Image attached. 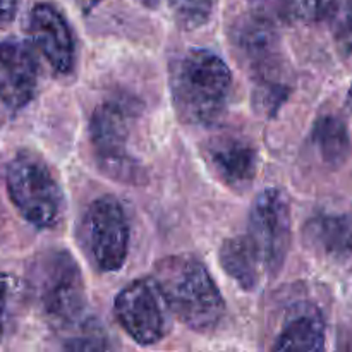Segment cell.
<instances>
[{"label":"cell","mask_w":352,"mask_h":352,"mask_svg":"<svg viewBox=\"0 0 352 352\" xmlns=\"http://www.w3.org/2000/svg\"><path fill=\"white\" fill-rule=\"evenodd\" d=\"M232 72L205 48H189L170 64V95L179 119L191 126L213 124L229 103Z\"/></svg>","instance_id":"obj_1"},{"label":"cell","mask_w":352,"mask_h":352,"mask_svg":"<svg viewBox=\"0 0 352 352\" xmlns=\"http://www.w3.org/2000/svg\"><path fill=\"white\" fill-rule=\"evenodd\" d=\"M153 282L181 323L199 333L215 330L226 315V301L210 272L191 254L167 256L155 265Z\"/></svg>","instance_id":"obj_2"},{"label":"cell","mask_w":352,"mask_h":352,"mask_svg":"<svg viewBox=\"0 0 352 352\" xmlns=\"http://www.w3.org/2000/svg\"><path fill=\"white\" fill-rule=\"evenodd\" d=\"M230 38L243 64L256 81L260 103L267 112H274L287 98V86L280 79L282 54L274 21L253 10L234 24Z\"/></svg>","instance_id":"obj_3"},{"label":"cell","mask_w":352,"mask_h":352,"mask_svg":"<svg viewBox=\"0 0 352 352\" xmlns=\"http://www.w3.org/2000/svg\"><path fill=\"white\" fill-rule=\"evenodd\" d=\"M6 184L12 205L31 226L47 229L60 220L64 195L48 165L36 153L19 151L7 165Z\"/></svg>","instance_id":"obj_4"},{"label":"cell","mask_w":352,"mask_h":352,"mask_svg":"<svg viewBox=\"0 0 352 352\" xmlns=\"http://www.w3.org/2000/svg\"><path fill=\"white\" fill-rule=\"evenodd\" d=\"M31 275L41 311L52 325L71 327L81 320L86 309L85 282L71 253L52 250L40 254Z\"/></svg>","instance_id":"obj_5"},{"label":"cell","mask_w":352,"mask_h":352,"mask_svg":"<svg viewBox=\"0 0 352 352\" xmlns=\"http://www.w3.org/2000/svg\"><path fill=\"white\" fill-rule=\"evenodd\" d=\"M81 244L96 270H120L129 253V222L119 199L96 198L86 210L79 227Z\"/></svg>","instance_id":"obj_6"},{"label":"cell","mask_w":352,"mask_h":352,"mask_svg":"<svg viewBox=\"0 0 352 352\" xmlns=\"http://www.w3.org/2000/svg\"><path fill=\"white\" fill-rule=\"evenodd\" d=\"M133 117L134 110L129 103L107 100L96 107L89 124L100 167L107 175L122 182H136V175H140V168L129 153Z\"/></svg>","instance_id":"obj_7"},{"label":"cell","mask_w":352,"mask_h":352,"mask_svg":"<svg viewBox=\"0 0 352 352\" xmlns=\"http://www.w3.org/2000/svg\"><path fill=\"white\" fill-rule=\"evenodd\" d=\"M291 205L278 189H265L254 199L250 212L248 237L256 248L265 272L277 274L291 246Z\"/></svg>","instance_id":"obj_8"},{"label":"cell","mask_w":352,"mask_h":352,"mask_svg":"<svg viewBox=\"0 0 352 352\" xmlns=\"http://www.w3.org/2000/svg\"><path fill=\"white\" fill-rule=\"evenodd\" d=\"M117 322L140 346L160 342L168 329L167 302L150 280H134L117 294L113 302Z\"/></svg>","instance_id":"obj_9"},{"label":"cell","mask_w":352,"mask_h":352,"mask_svg":"<svg viewBox=\"0 0 352 352\" xmlns=\"http://www.w3.org/2000/svg\"><path fill=\"white\" fill-rule=\"evenodd\" d=\"M28 31L45 60L58 74H69L76 64V43L64 14L52 3H36L30 12Z\"/></svg>","instance_id":"obj_10"},{"label":"cell","mask_w":352,"mask_h":352,"mask_svg":"<svg viewBox=\"0 0 352 352\" xmlns=\"http://www.w3.org/2000/svg\"><path fill=\"white\" fill-rule=\"evenodd\" d=\"M36 57L26 43L0 41V102L21 110L34 98L38 88Z\"/></svg>","instance_id":"obj_11"},{"label":"cell","mask_w":352,"mask_h":352,"mask_svg":"<svg viewBox=\"0 0 352 352\" xmlns=\"http://www.w3.org/2000/svg\"><path fill=\"white\" fill-rule=\"evenodd\" d=\"M206 158L220 181L232 189H248L258 172V151L241 136L223 134L206 144Z\"/></svg>","instance_id":"obj_12"},{"label":"cell","mask_w":352,"mask_h":352,"mask_svg":"<svg viewBox=\"0 0 352 352\" xmlns=\"http://www.w3.org/2000/svg\"><path fill=\"white\" fill-rule=\"evenodd\" d=\"M305 243L313 253L333 261L352 256V215L322 212L313 215L302 229Z\"/></svg>","instance_id":"obj_13"},{"label":"cell","mask_w":352,"mask_h":352,"mask_svg":"<svg viewBox=\"0 0 352 352\" xmlns=\"http://www.w3.org/2000/svg\"><path fill=\"white\" fill-rule=\"evenodd\" d=\"M275 351L325 349V320L316 306L301 302L294 306L274 344Z\"/></svg>","instance_id":"obj_14"},{"label":"cell","mask_w":352,"mask_h":352,"mask_svg":"<svg viewBox=\"0 0 352 352\" xmlns=\"http://www.w3.org/2000/svg\"><path fill=\"white\" fill-rule=\"evenodd\" d=\"M219 260L226 274L246 291H253L256 287L261 272H265L260 254L248 236H237L223 241Z\"/></svg>","instance_id":"obj_15"},{"label":"cell","mask_w":352,"mask_h":352,"mask_svg":"<svg viewBox=\"0 0 352 352\" xmlns=\"http://www.w3.org/2000/svg\"><path fill=\"white\" fill-rule=\"evenodd\" d=\"M313 144L320 158L332 168H339L351 155V136L346 122L337 116H322L313 126Z\"/></svg>","instance_id":"obj_16"},{"label":"cell","mask_w":352,"mask_h":352,"mask_svg":"<svg viewBox=\"0 0 352 352\" xmlns=\"http://www.w3.org/2000/svg\"><path fill=\"white\" fill-rule=\"evenodd\" d=\"M175 23L184 30H198L208 23L213 0H167Z\"/></svg>","instance_id":"obj_17"},{"label":"cell","mask_w":352,"mask_h":352,"mask_svg":"<svg viewBox=\"0 0 352 352\" xmlns=\"http://www.w3.org/2000/svg\"><path fill=\"white\" fill-rule=\"evenodd\" d=\"M285 10L302 23H320L336 10V0H284Z\"/></svg>","instance_id":"obj_18"},{"label":"cell","mask_w":352,"mask_h":352,"mask_svg":"<svg viewBox=\"0 0 352 352\" xmlns=\"http://www.w3.org/2000/svg\"><path fill=\"white\" fill-rule=\"evenodd\" d=\"M333 40L342 55L352 54V0H346L339 9L333 10Z\"/></svg>","instance_id":"obj_19"},{"label":"cell","mask_w":352,"mask_h":352,"mask_svg":"<svg viewBox=\"0 0 352 352\" xmlns=\"http://www.w3.org/2000/svg\"><path fill=\"white\" fill-rule=\"evenodd\" d=\"M69 349L74 351H95V349H107L105 337L98 333L96 330H89V332L82 333L81 337L72 339L71 344H67Z\"/></svg>","instance_id":"obj_20"},{"label":"cell","mask_w":352,"mask_h":352,"mask_svg":"<svg viewBox=\"0 0 352 352\" xmlns=\"http://www.w3.org/2000/svg\"><path fill=\"white\" fill-rule=\"evenodd\" d=\"M7 306H9V278L0 274V340H2L3 330H6Z\"/></svg>","instance_id":"obj_21"},{"label":"cell","mask_w":352,"mask_h":352,"mask_svg":"<svg viewBox=\"0 0 352 352\" xmlns=\"http://www.w3.org/2000/svg\"><path fill=\"white\" fill-rule=\"evenodd\" d=\"M19 0H0V26H7L12 23L17 12Z\"/></svg>","instance_id":"obj_22"},{"label":"cell","mask_w":352,"mask_h":352,"mask_svg":"<svg viewBox=\"0 0 352 352\" xmlns=\"http://www.w3.org/2000/svg\"><path fill=\"white\" fill-rule=\"evenodd\" d=\"M74 2L78 3V7L82 10V12L88 14V12H91V10L95 9V7L98 6L102 0H74Z\"/></svg>","instance_id":"obj_23"},{"label":"cell","mask_w":352,"mask_h":352,"mask_svg":"<svg viewBox=\"0 0 352 352\" xmlns=\"http://www.w3.org/2000/svg\"><path fill=\"white\" fill-rule=\"evenodd\" d=\"M136 2L143 7H148V9H155V7H158L160 0H136Z\"/></svg>","instance_id":"obj_24"},{"label":"cell","mask_w":352,"mask_h":352,"mask_svg":"<svg viewBox=\"0 0 352 352\" xmlns=\"http://www.w3.org/2000/svg\"><path fill=\"white\" fill-rule=\"evenodd\" d=\"M346 107L352 112V85H351L349 91H347V96H346Z\"/></svg>","instance_id":"obj_25"},{"label":"cell","mask_w":352,"mask_h":352,"mask_svg":"<svg viewBox=\"0 0 352 352\" xmlns=\"http://www.w3.org/2000/svg\"><path fill=\"white\" fill-rule=\"evenodd\" d=\"M3 215H6V212H3V206H2V203H0V227H2V223H3Z\"/></svg>","instance_id":"obj_26"}]
</instances>
